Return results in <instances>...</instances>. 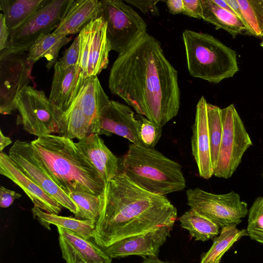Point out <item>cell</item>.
<instances>
[{
  "instance_id": "1",
  "label": "cell",
  "mask_w": 263,
  "mask_h": 263,
  "mask_svg": "<svg viewBox=\"0 0 263 263\" xmlns=\"http://www.w3.org/2000/svg\"><path fill=\"white\" fill-rule=\"evenodd\" d=\"M108 87L138 115L161 127L178 113V72L160 42L147 32L119 54L110 69Z\"/></svg>"
},
{
  "instance_id": "2",
  "label": "cell",
  "mask_w": 263,
  "mask_h": 263,
  "mask_svg": "<svg viewBox=\"0 0 263 263\" xmlns=\"http://www.w3.org/2000/svg\"><path fill=\"white\" fill-rule=\"evenodd\" d=\"M101 197L93 239L104 249L160 227H173L177 219V209L166 197L141 188L122 171L106 183Z\"/></svg>"
},
{
  "instance_id": "3",
  "label": "cell",
  "mask_w": 263,
  "mask_h": 263,
  "mask_svg": "<svg viewBox=\"0 0 263 263\" xmlns=\"http://www.w3.org/2000/svg\"><path fill=\"white\" fill-rule=\"evenodd\" d=\"M31 143L42 168L68 196L72 192L102 195L103 179L72 139L50 134Z\"/></svg>"
},
{
  "instance_id": "4",
  "label": "cell",
  "mask_w": 263,
  "mask_h": 263,
  "mask_svg": "<svg viewBox=\"0 0 263 263\" xmlns=\"http://www.w3.org/2000/svg\"><path fill=\"white\" fill-rule=\"evenodd\" d=\"M122 166L130 181L151 193L164 196L186 187L181 165L155 148L129 144Z\"/></svg>"
},
{
  "instance_id": "5",
  "label": "cell",
  "mask_w": 263,
  "mask_h": 263,
  "mask_svg": "<svg viewBox=\"0 0 263 263\" xmlns=\"http://www.w3.org/2000/svg\"><path fill=\"white\" fill-rule=\"evenodd\" d=\"M190 74L219 83L239 70L236 51L208 33L186 29L182 33Z\"/></svg>"
},
{
  "instance_id": "6",
  "label": "cell",
  "mask_w": 263,
  "mask_h": 263,
  "mask_svg": "<svg viewBox=\"0 0 263 263\" xmlns=\"http://www.w3.org/2000/svg\"><path fill=\"white\" fill-rule=\"evenodd\" d=\"M100 3L99 17L106 22L112 50L123 53L147 32L144 20L124 1L101 0Z\"/></svg>"
},
{
  "instance_id": "7",
  "label": "cell",
  "mask_w": 263,
  "mask_h": 263,
  "mask_svg": "<svg viewBox=\"0 0 263 263\" xmlns=\"http://www.w3.org/2000/svg\"><path fill=\"white\" fill-rule=\"evenodd\" d=\"M223 132L214 175L229 179L236 171L245 153L253 145L234 105L221 109Z\"/></svg>"
},
{
  "instance_id": "8",
  "label": "cell",
  "mask_w": 263,
  "mask_h": 263,
  "mask_svg": "<svg viewBox=\"0 0 263 263\" xmlns=\"http://www.w3.org/2000/svg\"><path fill=\"white\" fill-rule=\"evenodd\" d=\"M187 204L199 213L209 218L220 228L237 225L248 214L247 203L232 191L223 194L208 192L198 187L186 192Z\"/></svg>"
},
{
  "instance_id": "9",
  "label": "cell",
  "mask_w": 263,
  "mask_h": 263,
  "mask_svg": "<svg viewBox=\"0 0 263 263\" xmlns=\"http://www.w3.org/2000/svg\"><path fill=\"white\" fill-rule=\"evenodd\" d=\"M33 64L25 51L5 49L0 52V113L16 110L19 96L31 81Z\"/></svg>"
},
{
  "instance_id": "10",
  "label": "cell",
  "mask_w": 263,
  "mask_h": 263,
  "mask_svg": "<svg viewBox=\"0 0 263 263\" xmlns=\"http://www.w3.org/2000/svg\"><path fill=\"white\" fill-rule=\"evenodd\" d=\"M73 1L49 0L22 25L10 31L7 49L28 51L41 35L57 28Z\"/></svg>"
},
{
  "instance_id": "11",
  "label": "cell",
  "mask_w": 263,
  "mask_h": 263,
  "mask_svg": "<svg viewBox=\"0 0 263 263\" xmlns=\"http://www.w3.org/2000/svg\"><path fill=\"white\" fill-rule=\"evenodd\" d=\"M16 109L28 133L37 137L58 133L56 109L44 91L28 85L19 96Z\"/></svg>"
},
{
  "instance_id": "12",
  "label": "cell",
  "mask_w": 263,
  "mask_h": 263,
  "mask_svg": "<svg viewBox=\"0 0 263 263\" xmlns=\"http://www.w3.org/2000/svg\"><path fill=\"white\" fill-rule=\"evenodd\" d=\"M106 29V22L99 17L92 20L78 34L80 55L78 66L80 77L97 76L107 68L109 53L112 50Z\"/></svg>"
},
{
  "instance_id": "13",
  "label": "cell",
  "mask_w": 263,
  "mask_h": 263,
  "mask_svg": "<svg viewBox=\"0 0 263 263\" xmlns=\"http://www.w3.org/2000/svg\"><path fill=\"white\" fill-rule=\"evenodd\" d=\"M9 156L27 177L55 199L62 207L77 214L75 202L50 178L41 167L30 142L17 140L10 148Z\"/></svg>"
},
{
  "instance_id": "14",
  "label": "cell",
  "mask_w": 263,
  "mask_h": 263,
  "mask_svg": "<svg viewBox=\"0 0 263 263\" xmlns=\"http://www.w3.org/2000/svg\"><path fill=\"white\" fill-rule=\"evenodd\" d=\"M172 227H160L144 233L121 239L105 249L111 258L138 255L157 258L159 250L170 236Z\"/></svg>"
},
{
  "instance_id": "15",
  "label": "cell",
  "mask_w": 263,
  "mask_h": 263,
  "mask_svg": "<svg viewBox=\"0 0 263 263\" xmlns=\"http://www.w3.org/2000/svg\"><path fill=\"white\" fill-rule=\"evenodd\" d=\"M140 120L128 105L110 100L103 109L100 117L99 135L115 134L132 143L143 145L139 135Z\"/></svg>"
},
{
  "instance_id": "16",
  "label": "cell",
  "mask_w": 263,
  "mask_h": 263,
  "mask_svg": "<svg viewBox=\"0 0 263 263\" xmlns=\"http://www.w3.org/2000/svg\"><path fill=\"white\" fill-rule=\"evenodd\" d=\"M62 258L66 263H112L105 249L93 239L57 227Z\"/></svg>"
},
{
  "instance_id": "17",
  "label": "cell",
  "mask_w": 263,
  "mask_h": 263,
  "mask_svg": "<svg viewBox=\"0 0 263 263\" xmlns=\"http://www.w3.org/2000/svg\"><path fill=\"white\" fill-rule=\"evenodd\" d=\"M207 103L203 96L197 103L191 137L192 155L199 176L205 179H209L214 175L208 130Z\"/></svg>"
},
{
  "instance_id": "18",
  "label": "cell",
  "mask_w": 263,
  "mask_h": 263,
  "mask_svg": "<svg viewBox=\"0 0 263 263\" xmlns=\"http://www.w3.org/2000/svg\"><path fill=\"white\" fill-rule=\"evenodd\" d=\"M0 173L21 187L34 204L46 213L58 214L62 206L27 177L17 167L9 155L0 153Z\"/></svg>"
},
{
  "instance_id": "19",
  "label": "cell",
  "mask_w": 263,
  "mask_h": 263,
  "mask_svg": "<svg viewBox=\"0 0 263 263\" xmlns=\"http://www.w3.org/2000/svg\"><path fill=\"white\" fill-rule=\"evenodd\" d=\"M76 98L89 123L92 133L99 134L101 112L110 100L97 76L84 78L80 77Z\"/></svg>"
},
{
  "instance_id": "20",
  "label": "cell",
  "mask_w": 263,
  "mask_h": 263,
  "mask_svg": "<svg viewBox=\"0 0 263 263\" xmlns=\"http://www.w3.org/2000/svg\"><path fill=\"white\" fill-rule=\"evenodd\" d=\"M76 144L90 161L105 183L121 171L119 159L105 144L98 134H90L79 140Z\"/></svg>"
},
{
  "instance_id": "21",
  "label": "cell",
  "mask_w": 263,
  "mask_h": 263,
  "mask_svg": "<svg viewBox=\"0 0 263 263\" xmlns=\"http://www.w3.org/2000/svg\"><path fill=\"white\" fill-rule=\"evenodd\" d=\"M80 75L78 66L64 69L58 61L54 65L49 99L55 108L57 116L65 112L76 98Z\"/></svg>"
},
{
  "instance_id": "22",
  "label": "cell",
  "mask_w": 263,
  "mask_h": 263,
  "mask_svg": "<svg viewBox=\"0 0 263 263\" xmlns=\"http://www.w3.org/2000/svg\"><path fill=\"white\" fill-rule=\"evenodd\" d=\"M98 0H73L53 33L69 35L80 33L92 20L99 17Z\"/></svg>"
},
{
  "instance_id": "23",
  "label": "cell",
  "mask_w": 263,
  "mask_h": 263,
  "mask_svg": "<svg viewBox=\"0 0 263 263\" xmlns=\"http://www.w3.org/2000/svg\"><path fill=\"white\" fill-rule=\"evenodd\" d=\"M31 211L34 218L48 230L50 229V225L53 224L72 231L85 238H93L96 223L95 221L50 214L34 206Z\"/></svg>"
},
{
  "instance_id": "24",
  "label": "cell",
  "mask_w": 263,
  "mask_h": 263,
  "mask_svg": "<svg viewBox=\"0 0 263 263\" xmlns=\"http://www.w3.org/2000/svg\"><path fill=\"white\" fill-rule=\"evenodd\" d=\"M49 0H0V9L10 31L20 27Z\"/></svg>"
},
{
  "instance_id": "25",
  "label": "cell",
  "mask_w": 263,
  "mask_h": 263,
  "mask_svg": "<svg viewBox=\"0 0 263 263\" xmlns=\"http://www.w3.org/2000/svg\"><path fill=\"white\" fill-rule=\"evenodd\" d=\"M71 37L50 33L41 35L28 51V60L34 64L42 58L47 60L46 67L50 70L57 62L61 48L68 43Z\"/></svg>"
},
{
  "instance_id": "26",
  "label": "cell",
  "mask_w": 263,
  "mask_h": 263,
  "mask_svg": "<svg viewBox=\"0 0 263 263\" xmlns=\"http://www.w3.org/2000/svg\"><path fill=\"white\" fill-rule=\"evenodd\" d=\"M202 19L214 25L216 28L228 32L234 37L247 31L246 27L235 14L222 9L213 0H201Z\"/></svg>"
},
{
  "instance_id": "27",
  "label": "cell",
  "mask_w": 263,
  "mask_h": 263,
  "mask_svg": "<svg viewBox=\"0 0 263 263\" xmlns=\"http://www.w3.org/2000/svg\"><path fill=\"white\" fill-rule=\"evenodd\" d=\"M179 220L180 226L187 230L196 240L207 241L219 233L220 227L216 223L191 208Z\"/></svg>"
},
{
  "instance_id": "28",
  "label": "cell",
  "mask_w": 263,
  "mask_h": 263,
  "mask_svg": "<svg viewBox=\"0 0 263 263\" xmlns=\"http://www.w3.org/2000/svg\"><path fill=\"white\" fill-rule=\"evenodd\" d=\"M237 225L222 228L210 249L201 258L200 263H219L223 255L242 237L248 235L247 230H239Z\"/></svg>"
},
{
  "instance_id": "29",
  "label": "cell",
  "mask_w": 263,
  "mask_h": 263,
  "mask_svg": "<svg viewBox=\"0 0 263 263\" xmlns=\"http://www.w3.org/2000/svg\"><path fill=\"white\" fill-rule=\"evenodd\" d=\"M207 116L211 160L214 171L218 161L223 132L221 108L208 103Z\"/></svg>"
},
{
  "instance_id": "30",
  "label": "cell",
  "mask_w": 263,
  "mask_h": 263,
  "mask_svg": "<svg viewBox=\"0 0 263 263\" xmlns=\"http://www.w3.org/2000/svg\"><path fill=\"white\" fill-rule=\"evenodd\" d=\"M78 206V211L75 217L82 220L97 221L99 216L101 197L80 192H72L69 195Z\"/></svg>"
},
{
  "instance_id": "31",
  "label": "cell",
  "mask_w": 263,
  "mask_h": 263,
  "mask_svg": "<svg viewBox=\"0 0 263 263\" xmlns=\"http://www.w3.org/2000/svg\"><path fill=\"white\" fill-rule=\"evenodd\" d=\"M248 235L263 244V197H257L248 211Z\"/></svg>"
},
{
  "instance_id": "32",
  "label": "cell",
  "mask_w": 263,
  "mask_h": 263,
  "mask_svg": "<svg viewBox=\"0 0 263 263\" xmlns=\"http://www.w3.org/2000/svg\"><path fill=\"white\" fill-rule=\"evenodd\" d=\"M137 118L140 122L139 135L143 146L155 148L161 137L162 127L142 115H138Z\"/></svg>"
},
{
  "instance_id": "33",
  "label": "cell",
  "mask_w": 263,
  "mask_h": 263,
  "mask_svg": "<svg viewBox=\"0 0 263 263\" xmlns=\"http://www.w3.org/2000/svg\"><path fill=\"white\" fill-rule=\"evenodd\" d=\"M237 2L247 32L254 36L261 37L258 19L251 0H237Z\"/></svg>"
},
{
  "instance_id": "34",
  "label": "cell",
  "mask_w": 263,
  "mask_h": 263,
  "mask_svg": "<svg viewBox=\"0 0 263 263\" xmlns=\"http://www.w3.org/2000/svg\"><path fill=\"white\" fill-rule=\"evenodd\" d=\"M79 55L80 39L79 35H78L58 62L64 69L72 66H78Z\"/></svg>"
},
{
  "instance_id": "35",
  "label": "cell",
  "mask_w": 263,
  "mask_h": 263,
  "mask_svg": "<svg viewBox=\"0 0 263 263\" xmlns=\"http://www.w3.org/2000/svg\"><path fill=\"white\" fill-rule=\"evenodd\" d=\"M159 0H126L127 4L139 9L144 14L151 13L154 16L159 15V10L157 6Z\"/></svg>"
},
{
  "instance_id": "36",
  "label": "cell",
  "mask_w": 263,
  "mask_h": 263,
  "mask_svg": "<svg viewBox=\"0 0 263 263\" xmlns=\"http://www.w3.org/2000/svg\"><path fill=\"white\" fill-rule=\"evenodd\" d=\"M183 14L189 17L202 19V9L201 0H183Z\"/></svg>"
},
{
  "instance_id": "37",
  "label": "cell",
  "mask_w": 263,
  "mask_h": 263,
  "mask_svg": "<svg viewBox=\"0 0 263 263\" xmlns=\"http://www.w3.org/2000/svg\"><path fill=\"white\" fill-rule=\"evenodd\" d=\"M21 197L20 194L2 186L0 188V206L3 208H8L13 203L15 199Z\"/></svg>"
},
{
  "instance_id": "38",
  "label": "cell",
  "mask_w": 263,
  "mask_h": 263,
  "mask_svg": "<svg viewBox=\"0 0 263 263\" xmlns=\"http://www.w3.org/2000/svg\"><path fill=\"white\" fill-rule=\"evenodd\" d=\"M10 30L7 26L5 18L3 13L0 15V51L8 48Z\"/></svg>"
},
{
  "instance_id": "39",
  "label": "cell",
  "mask_w": 263,
  "mask_h": 263,
  "mask_svg": "<svg viewBox=\"0 0 263 263\" xmlns=\"http://www.w3.org/2000/svg\"><path fill=\"white\" fill-rule=\"evenodd\" d=\"M256 13L263 39V0H251Z\"/></svg>"
},
{
  "instance_id": "40",
  "label": "cell",
  "mask_w": 263,
  "mask_h": 263,
  "mask_svg": "<svg viewBox=\"0 0 263 263\" xmlns=\"http://www.w3.org/2000/svg\"><path fill=\"white\" fill-rule=\"evenodd\" d=\"M170 13L173 14H183V0H167L165 1Z\"/></svg>"
},
{
  "instance_id": "41",
  "label": "cell",
  "mask_w": 263,
  "mask_h": 263,
  "mask_svg": "<svg viewBox=\"0 0 263 263\" xmlns=\"http://www.w3.org/2000/svg\"><path fill=\"white\" fill-rule=\"evenodd\" d=\"M12 141L8 137L5 136L0 130V152H3V150L7 146L12 143Z\"/></svg>"
},
{
  "instance_id": "42",
  "label": "cell",
  "mask_w": 263,
  "mask_h": 263,
  "mask_svg": "<svg viewBox=\"0 0 263 263\" xmlns=\"http://www.w3.org/2000/svg\"><path fill=\"white\" fill-rule=\"evenodd\" d=\"M213 1L218 6L222 8V9L229 11L231 13L236 15L232 8L226 2V0H213Z\"/></svg>"
},
{
  "instance_id": "43",
  "label": "cell",
  "mask_w": 263,
  "mask_h": 263,
  "mask_svg": "<svg viewBox=\"0 0 263 263\" xmlns=\"http://www.w3.org/2000/svg\"><path fill=\"white\" fill-rule=\"evenodd\" d=\"M141 263H171L161 260L158 258H145Z\"/></svg>"
},
{
  "instance_id": "44",
  "label": "cell",
  "mask_w": 263,
  "mask_h": 263,
  "mask_svg": "<svg viewBox=\"0 0 263 263\" xmlns=\"http://www.w3.org/2000/svg\"><path fill=\"white\" fill-rule=\"evenodd\" d=\"M260 45L261 47H263V39H262V40L261 42L260 43Z\"/></svg>"
},
{
  "instance_id": "45",
  "label": "cell",
  "mask_w": 263,
  "mask_h": 263,
  "mask_svg": "<svg viewBox=\"0 0 263 263\" xmlns=\"http://www.w3.org/2000/svg\"><path fill=\"white\" fill-rule=\"evenodd\" d=\"M262 177H263V173H262Z\"/></svg>"
}]
</instances>
